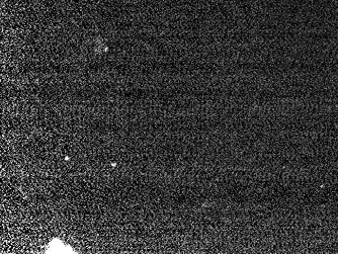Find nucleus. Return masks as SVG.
<instances>
[{
	"label": "nucleus",
	"mask_w": 338,
	"mask_h": 254,
	"mask_svg": "<svg viewBox=\"0 0 338 254\" xmlns=\"http://www.w3.org/2000/svg\"><path fill=\"white\" fill-rule=\"evenodd\" d=\"M46 253H76V252L71 246L65 244L59 238H54L49 243L46 249Z\"/></svg>",
	"instance_id": "nucleus-1"
}]
</instances>
